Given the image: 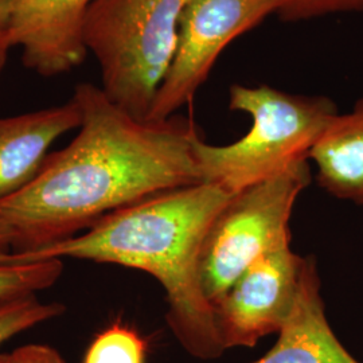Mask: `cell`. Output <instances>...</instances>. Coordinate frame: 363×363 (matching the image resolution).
<instances>
[{
    "instance_id": "9a60e30c",
    "label": "cell",
    "mask_w": 363,
    "mask_h": 363,
    "mask_svg": "<svg viewBox=\"0 0 363 363\" xmlns=\"http://www.w3.org/2000/svg\"><path fill=\"white\" fill-rule=\"evenodd\" d=\"M363 13V0H288L276 13L283 22H301L339 13Z\"/></svg>"
},
{
    "instance_id": "7c38bea8",
    "label": "cell",
    "mask_w": 363,
    "mask_h": 363,
    "mask_svg": "<svg viewBox=\"0 0 363 363\" xmlns=\"http://www.w3.org/2000/svg\"><path fill=\"white\" fill-rule=\"evenodd\" d=\"M62 272V259L0 264V303L48 289L57 283Z\"/></svg>"
},
{
    "instance_id": "8fae6325",
    "label": "cell",
    "mask_w": 363,
    "mask_h": 363,
    "mask_svg": "<svg viewBox=\"0 0 363 363\" xmlns=\"http://www.w3.org/2000/svg\"><path fill=\"white\" fill-rule=\"evenodd\" d=\"M319 187L327 194L363 206V97L339 113L313 145Z\"/></svg>"
},
{
    "instance_id": "e0dca14e",
    "label": "cell",
    "mask_w": 363,
    "mask_h": 363,
    "mask_svg": "<svg viewBox=\"0 0 363 363\" xmlns=\"http://www.w3.org/2000/svg\"><path fill=\"white\" fill-rule=\"evenodd\" d=\"M11 48H13V45L9 38L7 28L0 27V73L6 65V61H7V57H9V52Z\"/></svg>"
},
{
    "instance_id": "52a82bcc",
    "label": "cell",
    "mask_w": 363,
    "mask_h": 363,
    "mask_svg": "<svg viewBox=\"0 0 363 363\" xmlns=\"http://www.w3.org/2000/svg\"><path fill=\"white\" fill-rule=\"evenodd\" d=\"M306 257L283 241L249 267L214 304V322L225 350L255 347L259 339L279 334L295 301Z\"/></svg>"
},
{
    "instance_id": "30bf717a",
    "label": "cell",
    "mask_w": 363,
    "mask_h": 363,
    "mask_svg": "<svg viewBox=\"0 0 363 363\" xmlns=\"http://www.w3.org/2000/svg\"><path fill=\"white\" fill-rule=\"evenodd\" d=\"M320 291L318 262L307 256L288 320L272 349L253 363H361L333 331Z\"/></svg>"
},
{
    "instance_id": "ac0fdd59",
    "label": "cell",
    "mask_w": 363,
    "mask_h": 363,
    "mask_svg": "<svg viewBox=\"0 0 363 363\" xmlns=\"http://www.w3.org/2000/svg\"><path fill=\"white\" fill-rule=\"evenodd\" d=\"M16 0H0V27L7 28Z\"/></svg>"
},
{
    "instance_id": "4fadbf2b",
    "label": "cell",
    "mask_w": 363,
    "mask_h": 363,
    "mask_svg": "<svg viewBox=\"0 0 363 363\" xmlns=\"http://www.w3.org/2000/svg\"><path fill=\"white\" fill-rule=\"evenodd\" d=\"M147 342L130 325L115 323L93 339L84 363H145Z\"/></svg>"
},
{
    "instance_id": "277c9868",
    "label": "cell",
    "mask_w": 363,
    "mask_h": 363,
    "mask_svg": "<svg viewBox=\"0 0 363 363\" xmlns=\"http://www.w3.org/2000/svg\"><path fill=\"white\" fill-rule=\"evenodd\" d=\"M189 0H94L82 28L101 70V89L118 108L148 120L174 61Z\"/></svg>"
},
{
    "instance_id": "5b68a950",
    "label": "cell",
    "mask_w": 363,
    "mask_h": 363,
    "mask_svg": "<svg viewBox=\"0 0 363 363\" xmlns=\"http://www.w3.org/2000/svg\"><path fill=\"white\" fill-rule=\"evenodd\" d=\"M311 178L308 160L300 162L237 193L220 210L199 256L201 284L213 307L252 264L291 240L294 205Z\"/></svg>"
},
{
    "instance_id": "ffe728a7",
    "label": "cell",
    "mask_w": 363,
    "mask_h": 363,
    "mask_svg": "<svg viewBox=\"0 0 363 363\" xmlns=\"http://www.w3.org/2000/svg\"><path fill=\"white\" fill-rule=\"evenodd\" d=\"M9 354H0V363H7Z\"/></svg>"
},
{
    "instance_id": "6da1fadb",
    "label": "cell",
    "mask_w": 363,
    "mask_h": 363,
    "mask_svg": "<svg viewBox=\"0 0 363 363\" xmlns=\"http://www.w3.org/2000/svg\"><path fill=\"white\" fill-rule=\"evenodd\" d=\"M76 138L50 152L25 189L0 201V223L13 233L9 252L22 253L88 230L120 208L199 183L193 118L138 120L100 86L78 84Z\"/></svg>"
},
{
    "instance_id": "5bb4252c",
    "label": "cell",
    "mask_w": 363,
    "mask_h": 363,
    "mask_svg": "<svg viewBox=\"0 0 363 363\" xmlns=\"http://www.w3.org/2000/svg\"><path fill=\"white\" fill-rule=\"evenodd\" d=\"M65 307L60 303H43L35 295L0 303V346L18 334L61 316Z\"/></svg>"
},
{
    "instance_id": "9c48e42d",
    "label": "cell",
    "mask_w": 363,
    "mask_h": 363,
    "mask_svg": "<svg viewBox=\"0 0 363 363\" xmlns=\"http://www.w3.org/2000/svg\"><path fill=\"white\" fill-rule=\"evenodd\" d=\"M81 124V111L67 103L23 115L0 117V201L16 194L42 169L55 140Z\"/></svg>"
},
{
    "instance_id": "2e32d148",
    "label": "cell",
    "mask_w": 363,
    "mask_h": 363,
    "mask_svg": "<svg viewBox=\"0 0 363 363\" xmlns=\"http://www.w3.org/2000/svg\"><path fill=\"white\" fill-rule=\"evenodd\" d=\"M7 363H67L62 355L48 345H26L9 354Z\"/></svg>"
},
{
    "instance_id": "ba28073f",
    "label": "cell",
    "mask_w": 363,
    "mask_h": 363,
    "mask_svg": "<svg viewBox=\"0 0 363 363\" xmlns=\"http://www.w3.org/2000/svg\"><path fill=\"white\" fill-rule=\"evenodd\" d=\"M94 0H16L7 25L23 64L43 77L65 74L86 57L82 28Z\"/></svg>"
},
{
    "instance_id": "d6986e66",
    "label": "cell",
    "mask_w": 363,
    "mask_h": 363,
    "mask_svg": "<svg viewBox=\"0 0 363 363\" xmlns=\"http://www.w3.org/2000/svg\"><path fill=\"white\" fill-rule=\"evenodd\" d=\"M13 233L4 225L0 223V253H6L11 249Z\"/></svg>"
},
{
    "instance_id": "3957f363",
    "label": "cell",
    "mask_w": 363,
    "mask_h": 363,
    "mask_svg": "<svg viewBox=\"0 0 363 363\" xmlns=\"http://www.w3.org/2000/svg\"><path fill=\"white\" fill-rule=\"evenodd\" d=\"M229 108L252 118V128L228 145L194 142L201 181L220 184L230 193L272 178L310 160L313 145L339 115L327 96L292 94L268 85L229 89Z\"/></svg>"
},
{
    "instance_id": "7a4b0ae2",
    "label": "cell",
    "mask_w": 363,
    "mask_h": 363,
    "mask_svg": "<svg viewBox=\"0 0 363 363\" xmlns=\"http://www.w3.org/2000/svg\"><path fill=\"white\" fill-rule=\"evenodd\" d=\"M237 193L199 182L120 208L85 233L22 253H0V264L77 259L148 273L166 292V320L182 347L198 359L220 358L214 310L199 277L208 229Z\"/></svg>"
},
{
    "instance_id": "8992f818",
    "label": "cell",
    "mask_w": 363,
    "mask_h": 363,
    "mask_svg": "<svg viewBox=\"0 0 363 363\" xmlns=\"http://www.w3.org/2000/svg\"><path fill=\"white\" fill-rule=\"evenodd\" d=\"M288 0H189L179 21L178 48L148 120L163 121L191 105L230 42L277 13Z\"/></svg>"
}]
</instances>
